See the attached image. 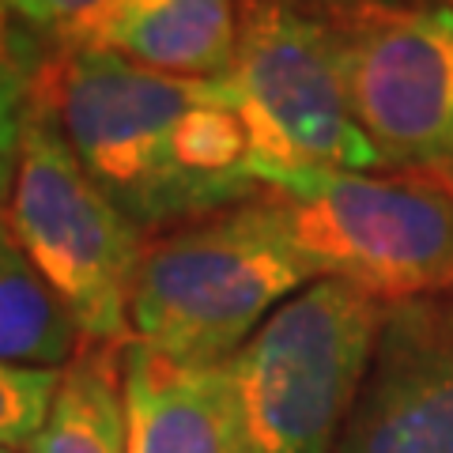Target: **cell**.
Segmentation results:
<instances>
[{
    "mask_svg": "<svg viewBox=\"0 0 453 453\" xmlns=\"http://www.w3.org/2000/svg\"><path fill=\"white\" fill-rule=\"evenodd\" d=\"M223 80L250 129L257 186L306 170H386L351 110L329 12L295 0H242L238 46Z\"/></svg>",
    "mask_w": 453,
    "mask_h": 453,
    "instance_id": "obj_5",
    "label": "cell"
},
{
    "mask_svg": "<svg viewBox=\"0 0 453 453\" xmlns=\"http://www.w3.org/2000/svg\"><path fill=\"white\" fill-rule=\"evenodd\" d=\"M318 276L381 303L453 291V163L306 170L265 186Z\"/></svg>",
    "mask_w": 453,
    "mask_h": 453,
    "instance_id": "obj_3",
    "label": "cell"
},
{
    "mask_svg": "<svg viewBox=\"0 0 453 453\" xmlns=\"http://www.w3.org/2000/svg\"><path fill=\"white\" fill-rule=\"evenodd\" d=\"M80 344L76 321L23 253L0 204V363L61 371Z\"/></svg>",
    "mask_w": 453,
    "mask_h": 453,
    "instance_id": "obj_12",
    "label": "cell"
},
{
    "mask_svg": "<svg viewBox=\"0 0 453 453\" xmlns=\"http://www.w3.org/2000/svg\"><path fill=\"white\" fill-rule=\"evenodd\" d=\"M351 110L386 170L453 163V4L329 12Z\"/></svg>",
    "mask_w": 453,
    "mask_h": 453,
    "instance_id": "obj_7",
    "label": "cell"
},
{
    "mask_svg": "<svg viewBox=\"0 0 453 453\" xmlns=\"http://www.w3.org/2000/svg\"><path fill=\"white\" fill-rule=\"evenodd\" d=\"M404 4H431V0H404Z\"/></svg>",
    "mask_w": 453,
    "mask_h": 453,
    "instance_id": "obj_17",
    "label": "cell"
},
{
    "mask_svg": "<svg viewBox=\"0 0 453 453\" xmlns=\"http://www.w3.org/2000/svg\"><path fill=\"white\" fill-rule=\"evenodd\" d=\"M386 303L314 280L226 359L253 453H340Z\"/></svg>",
    "mask_w": 453,
    "mask_h": 453,
    "instance_id": "obj_4",
    "label": "cell"
},
{
    "mask_svg": "<svg viewBox=\"0 0 453 453\" xmlns=\"http://www.w3.org/2000/svg\"><path fill=\"white\" fill-rule=\"evenodd\" d=\"M314 12H359V8H389V4H404V0H295Z\"/></svg>",
    "mask_w": 453,
    "mask_h": 453,
    "instance_id": "obj_16",
    "label": "cell"
},
{
    "mask_svg": "<svg viewBox=\"0 0 453 453\" xmlns=\"http://www.w3.org/2000/svg\"><path fill=\"white\" fill-rule=\"evenodd\" d=\"M242 0H113L80 50H106L178 80H223Z\"/></svg>",
    "mask_w": 453,
    "mask_h": 453,
    "instance_id": "obj_10",
    "label": "cell"
},
{
    "mask_svg": "<svg viewBox=\"0 0 453 453\" xmlns=\"http://www.w3.org/2000/svg\"><path fill=\"white\" fill-rule=\"evenodd\" d=\"M449 4H453V0H449Z\"/></svg>",
    "mask_w": 453,
    "mask_h": 453,
    "instance_id": "obj_19",
    "label": "cell"
},
{
    "mask_svg": "<svg viewBox=\"0 0 453 453\" xmlns=\"http://www.w3.org/2000/svg\"><path fill=\"white\" fill-rule=\"evenodd\" d=\"M38 95L88 174L144 231L265 193L226 80H178L106 50H68L42 68Z\"/></svg>",
    "mask_w": 453,
    "mask_h": 453,
    "instance_id": "obj_1",
    "label": "cell"
},
{
    "mask_svg": "<svg viewBox=\"0 0 453 453\" xmlns=\"http://www.w3.org/2000/svg\"><path fill=\"white\" fill-rule=\"evenodd\" d=\"M121 374L129 453H253L226 363H174L129 340Z\"/></svg>",
    "mask_w": 453,
    "mask_h": 453,
    "instance_id": "obj_9",
    "label": "cell"
},
{
    "mask_svg": "<svg viewBox=\"0 0 453 453\" xmlns=\"http://www.w3.org/2000/svg\"><path fill=\"white\" fill-rule=\"evenodd\" d=\"M42 61L31 53L12 50L8 42H0V204L8 201L12 181H16L19 166V148L27 133V118L35 106V88L42 76Z\"/></svg>",
    "mask_w": 453,
    "mask_h": 453,
    "instance_id": "obj_14",
    "label": "cell"
},
{
    "mask_svg": "<svg viewBox=\"0 0 453 453\" xmlns=\"http://www.w3.org/2000/svg\"><path fill=\"white\" fill-rule=\"evenodd\" d=\"M0 453H16V449H4V446H0Z\"/></svg>",
    "mask_w": 453,
    "mask_h": 453,
    "instance_id": "obj_18",
    "label": "cell"
},
{
    "mask_svg": "<svg viewBox=\"0 0 453 453\" xmlns=\"http://www.w3.org/2000/svg\"><path fill=\"white\" fill-rule=\"evenodd\" d=\"M113 0H0V42L50 65L80 50Z\"/></svg>",
    "mask_w": 453,
    "mask_h": 453,
    "instance_id": "obj_13",
    "label": "cell"
},
{
    "mask_svg": "<svg viewBox=\"0 0 453 453\" xmlns=\"http://www.w3.org/2000/svg\"><path fill=\"white\" fill-rule=\"evenodd\" d=\"M314 261L295 242L273 193L163 226L136 268L133 340L189 366L234 359L276 310L310 288Z\"/></svg>",
    "mask_w": 453,
    "mask_h": 453,
    "instance_id": "obj_2",
    "label": "cell"
},
{
    "mask_svg": "<svg viewBox=\"0 0 453 453\" xmlns=\"http://www.w3.org/2000/svg\"><path fill=\"white\" fill-rule=\"evenodd\" d=\"M121 356L125 344H80L23 453H129Z\"/></svg>",
    "mask_w": 453,
    "mask_h": 453,
    "instance_id": "obj_11",
    "label": "cell"
},
{
    "mask_svg": "<svg viewBox=\"0 0 453 453\" xmlns=\"http://www.w3.org/2000/svg\"><path fill=\"white\" fill-rule=\"evenodd\" d=\"M61 371L0 363V446H27L50 412L53 389Z\"/></svg>",
    "mask_w": 453,
    "mask_h": 453,
    "instance_id": "obj_15",
    "label": "cell"
},
{
    "mask_svg": "<svg viewBox=\"0 0 453 453\" xmlns=\"http://www.w3.org/2000/svg\"><path fill=\"white\" fill-rule=\"evenodd\" d=\"M4 216L76 321L83 344H129V299L148 242L144 226L125 216L76 159L38 88Z\"/></svg>",
    "mask_w": 453,
    "mask_h": 453,
    "instance_id": "obj_6",
    "label": "cell"
},
{
    "mask_svg": "<svg viewBox=\"0 0 453 453\" xmlns=\"http://www.w3.org/2000/svg\"><path fill=\"white\" fill-rule=\"evenodd\" d=\"M340 453H453V291L386 306Z\"/></svg>",
    "mask_w": 453,
    "mask_h": 453,
    "instance_id": "obj_8",
    "label": "cell"
}]
</instances>
